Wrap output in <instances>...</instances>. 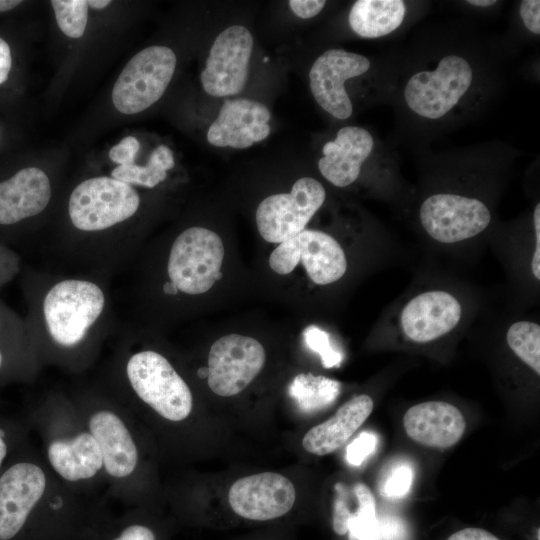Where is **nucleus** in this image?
<instances>
[{
	"label": "nucleus",
	"mask_w": 540,
	"mask_h": 540,
	"mask_svg": "<svg viewBox=\"0 0 540 540\" xmlns=\"http://www.w3.org/2000/svg\"><path fill=\"white\" fill-rule=\"evenodd\" d=\"M110 515L105 499L61 482L30 440L0 472V540H90Z\"/></svg>",
	"instance_id": "1"
},
{
	"label": "nucleus",
	"mask_w": 540,
	"mask_h": 540,
	"mask_svg": "<svg viewBox=\"0 0 540 540\" xmlns=\"http://www.w3.org/2000/svg\"><path fill=\"white\" fill-rule=\"evenodd\" d=\"M39 451L52 473L71 490L87 496L105 484L100 448L74 401L48 399L27 414Z\"/></svg>",
	"instance_id": "2"
},
{
	"label": "nucleus",
	"mask_w": 540,
	"mask_h": 540,
	"mask_svg": "<svg viewBox=\"0 0 540 540\" xmlns=\"http://www.w3.org/2000/svg\"><path fill=\"white\" fill-rule=\"evenodd\" d=\"M74 403L100 448L108 494L125 505L137 503L143 455L134 414L117 399L87 397Z\"/></svg>",
	"instance_id": "3"
},
{
	"label": "nucleus",
	"mask_w": 540,
	"mask_h": 540,
	"mask_svg": "<svg viewBox=\"0 0 540 540\" xmlns=\"http://www.w3.org/2000/svg\"><path fill=\"white\" fill-rule=\"evenodd\" d=\"M129 389L142 406L168 423H182L193 411V395L169 360L153 350L129 356L124 365Z\"/></svg>",
	"instance_id": "4"
},
{
	"label": "nucleus",
	"mask_w": 540,
	"mask_h": 540,
	"mask_svg": "<svg viewBox=\"0 0 540 540\" xmlns=\"http://www.w3.org/2000/svg\"><path fill=\"white\" fill-rule=\"evenodd\" d=\"M105 296L98 285L68 279L55 284L43 301L49 335L61 347L80 344L103 311Z\"/></svg>",
	"instance_id": "5"
},
{
	"label": "nucleus",
	"mask_w": 540,
	"mask_h": 540,
	"mask_svg": "<svg viewBox=\"0 0 540 540\" xmlns=\"http://www.w3.org/2000/svg\"><path fill=\"white\" fill-rule=\"evenodd\" d=\"M176 55L167 46H149L134 55L118 76L112 102L123 114L139 113L164 94L176 67Z\"/></svg>",
	"instance_id": "6"
},
{
	"label": "nucleus",
	"mask_w": 540,
	"mask_h": 540,
	"mask_svg": "<svg viewBox=\"0 0 540 540\" xmlns=\"http://www.w3.org/2000/svg\"><path fill=\"white\" fill-rule=\"evenodd\" d=\"M224 246L218 234L203 227L184 230L173 242L167 272L170 282L186 294H202L221 278Z\"/></svg>",
	"instance_id": "7"
},
{
	"label": "nucleus",
	"mask_w": 540,
	"mask_h": 540,
	"mask_svg": "<svg viewBox=\"0 0 540 540\" xmlns=\"http://www.w3.org/2000/svg\"><path fill=\"white\" fill-rule=\"evenodd\" d=\"M139 204V194L130 184L101 176L84 180L74 188L68 212L77 229L100 231L132 217Z\"/></svg>",
	"instance_id": "8"
},
{
	"label": "nucleus",
	"mask_w": 540,
	"mask_h": 540,
	"mask_svg": "<svg viewBox=\"0 0 540 540\" xmlns=\"http://www.w3.org/2000/svg\"><path fill=\"white\" fill-rule=\"evenodd\" d=\"M472 80L469 62L459 55H447L434 70L419 71L408 80L404 90L406 104L421 117L439 119L464 96Z\"/></svg>",
	"instance_id": "9"
},
{
	"label": "nucleus",
	"mask_w": 540,
	"mask_h": 540,
	"mask_svg": "<svg viewBox=\"0 0 540 540\" xmlns=\"http://www.w3.org/2000/svg\"><path fill=\"white\" fill-rule=\"evenodd\" d=\"M299 262L317 285L334 283L347 270V258L340 243L319 230L304 229L280 243L269 257L271 269L280 275L292 272Z\"/></svg>",
	"instance_id": "10"
},
{
	"label": "nucleus",
	"mask_w": 540,
	"mask_h": 540,
	"mask_svg": "<svg viewBox=\"0 0 540 540\" xmlns=\"http://www.w3.org/2000/svg\"><path fill=\"white\" fill-rule=\"evenodd\" d=\"M326 198L324 186L316 179L303 177L290 193L270 195L256 210V224L262 238L282 243L302 232Z\"/></svg>",
	"instance_id": "11"
},
{
	"label": "nucleus",
	"mask_w": 540,
	"mask_h": 540,
	"mask_svg": "<svg viewBox=\"0 0 540 540\" xmlns=\"http://www.w3.org/2000/svg\"><path fill=\"white\" fill-rule=\"evenodd\" d=\"M419 220L433 240L455 244L482 233L491 221V212L478 198L441 192L422 202Z\"/></svg>",
	"instance_id": "12"
},
{
	"label": "nucleus",
	"mask_w": 540,
	"mask_h": 540,
	"mask_svg": "<svg viewBox=\"0 0 540 540\" xmlns=\"http://www.w3.org/2000/svg\"><path fill=\"white\" fill-rule=\"evenodd\" d=\"M265 360L264 347L258 340L239 334L223 336L209 351L208 386L222 397L237 395L259 374Z\"/></svg>",
	"instance_id": "13"
},
{
	"label": "nucleus",
	"mask_w": 540,
	"mask_h": 540,
	"mask_svg": "<svg viewBox=\"0 0 540 540\" xmlns=\"http://www.w3.org/2000/svg\"><path fill=\"white\" fill-rule=\"evenodd\" d=\"M253 48L250 31L241 25L223 30L214 40L200 75L204 91L213 97L240 93L247 81Z\"/></svg>",
	"instance_id": "14"
},
{
	"label": "nucleus",
	"mask_w": 540,
	"mask_h": 540,
	"mask_svg": "<svg viewBox=\"0 0 540 540\" xmlns=\"http://www.w3.org/2000/svg\"><path fill=\"white\" fill-rule=\"evenodd\" d=\"M370 68V60L354 52L330 49L323 52L309 71L310 90L316 102L330 115L344 120L352 115V103L344 83Z\"/></svg>",
	"instance_id": "15"
},
{
	"label": "nucleus",
	"mask_w": 540,
	"mask_h": 540,
	"mask_svg": "<svg viewBox=\"0 0 540 540\" xmlns=\"http://www.w3.org/2000/svg\"><path fill=\"white\" fill-rule=\"evenodd\" d=\"M296 491L292 482L275 472H262L236 480L228 492L231 509L252 521L282 517L293 507Z\"/></svg>",
	"instance_id": "16"
},
{
	"label": "nucleus",
	"mask_w": 540,
	"mask_h": 540,
	"mask_svg": "<svg viewBox=\"0 0 540 540\" xmlns=\"http://www.w3.org/2000/svg\"><path fill=\"white\" fill-rule=\"evenodd\" d=\"M462 315L463 306L455 295L441 289L427 290L403 306L399 327L407 339L423 344L453 331Z\"/></svg>",
	"instance_id": "17"
},
{
	"label": "nucleus",
	"mask_w": 540,
	"mask_h": 540,
	"mask_svg": "<svg viewBox=\"0 0 540 540\" xmlns=\"http://www.w3.org/2000/svg\"><path fill=\"white\" fill-rule=\"evenodd\" d=\"M271 113L261 102L235 98L225 99L215 121L207 132V141L216 147L244 149L270 134Z\"/></svg>",
	"instance_id": "18"
},
{
	"label": "nucleus",
	"mask_w": 540,
	"mask_h": 540,
	"mask_svg": "<svg viewBox=\"0 0 540 540\" xmlns=\"http://www.w3.org/2000/svg\"><path fill=\"white\" fill-rule=\"evenodd\" d=\"M403 426L413 441L430 448L446 449L461 439L466 421L456 406L444 401H427L406 411Z\"/></svg>",
	"instance_id": "19"
},
{
	"label": "nucleus",
	"mask_w": 540,
	"mask_h": 540,
	"mask_svg": "<svg viewBox=\"0 0 540 540\" xmlns=\"http://www.w3.org/2000/svg\"><path fill=\"white\" fill-rule=\"evenodd\" d=\"M373 146V137L366 129L342 127L336 138L323 146V156L318 161L319 171L334 186L347 187L358 178Z\"/></svg>",
	"instance_id": "20"
},
{
	"label": "nucleus",
	"mask_w": 540,
	"mask_h": 540,
	"mask_svg": "<svg viewBox=\"0 0 540 540\" xmlns=\"http://www.w3.org/2000/svg\"><path fill=\"white\" fill-rule=\"evenodd\" d=\"M51 184L46 173L27 167L0 182V226H13L41 213L51 198Z\"/></svg>",
	"instance_id": "21"
},
{
	"label": "nucleus",
	"mask_w": 540,
	"mask_h": 540,
	"mask_svg": "<svg viewBox=\"0 0 540 540\" xmlns=\"http://www.w3.org/2000/svg\"><path fill=\"white\" fill-rule=\"evenodd\" d=\"M374 407L372 398L361 394L346 401L328 420L312 427L302 446L311 454L323 456L341 447L366 421Z\"/></svg>",
	"instance_id": "22"
},
{
	"label": "nucleus",
	"mask_w": 540,
	"mask_h": 540,
	"mask_svg": "<svg viewBox=\"0 0 540 540\" xmlns=\"http://www.w3.org/2000/svg\"><path fill=\"white\" fill-rule=\"evenodd\" d=\"M402 0H358L349 12L350 28L363 38H379L395 31L403 22Z\"/></svg>",
	"instance_id": "23"
},
{
	"label": "nucleus",
	"mask_w": 540,
	"mask_h": 540,
	"mask_svg": "<svg viewBox=\"0 0 540 540\" xmlns=\"http://www.w3.org/2000/svg\"><path fill=\"white\" fill-rule=\"evenodd\" d=\"M340 389L341 384L337 380L301 373L292 380L288 393L302 412L315 413L333 404Z\"/></svg>",
	"instance_id": "24"
},
{
	"label": "nucleus",
	"mask_w": 540,
	"mask_h": 540,
	"mask_svg": "<svg viewBox=\"0 0 540 540\" xmlns=\"http://www.w3.org/2000/svg\"><path fill=\"white\" fill-rule=\"evenodd\" d=\"M172 150L166 145L156 147L145 166L136 164L118 165L111 172L112 178L147 188H153L163 182L167 177V171L174 167Z\"/></svg>",
	"instance_id": "25"
},
{
	"label": "nucleus",
	"mask_w": 540,
	"mask_h": 540,
	"mask_svg": "<svg viewBox=\"0 0 540 540\" xmlns=\"http://www.w3.org/2000/svg\"><path fill=\"white\" fill-rule=\"evenodd\" d=\"M90 540H159L155 527L136 510L110 516Z\"/></svg>",
	"instance_id": "26"
},
{
	"label": "nucleus",
	"mask_w": 540,
	"mask_h": 540,
	"mask_svg": "<svg viewBox=\"0 0 540 540\" xmlns=\"http://www.w3.org/2000/svg\"><path fill=\"white\" fill-rule=\"evenodd\" d=\"M506 343L512 352L537 375L540 374V326L538 323L519 320L506 332Z\"/></svg>",
	"instance_id": "27"
},
{
	"label": "nucleus",
	"mask_w": 540,
	"mask_h": 540,
	"mask_svg": "<svg viewBox=\"0 0 540 540\" xmlns=\"http://www.w3.org/2000/svg\"><path fill=\"white\" fill-rule=\"evenodd\" d=\"M357 508L348 522V540H376L378 517L370 489L363 483L354 486Z\"/></svg>",
	"instance_id": "28"
},
{
	"label": "nucleus",
	"mask_w": 540,
	"mask_h": 540,
	"mask_svg": "<svg viewBox=\"0 0 540 540\" xmlns=\"http://www.w3.org/2000/svg\"><path fill=\"white\" fill-rule=\"evenodd\" d=\"M52 8L60 30L70 38H80L86 29L88 4L85 0H53Z\"/></svg>",
	"instance_id": "29"
},
{
	"label": "nucleus",
	"mask_w": 540,
	"mask_h": 540,
	"mask_svg": "<svg viewBox=\"0 0 540 540\" xmlns=\"http://www.w3.org/2000/svg\"><path fill=\"white\" fill-rule=\"evenodd\" d=\"M29 440L25 420L0 414V472L11 456Z\"/></svg>",
	"instance_id": "30"
},
{
	"label": "nucleus",
	"mask_w": 540,
	"mask_h": 540,
	"mask_svg": "<svg viewBox=\"0 0 540 540\" xmlns=\"http://www.w3.org/2000/svg\"><path fill=\"white\" fill-rule=\"evenodd\" d=\"M303 338L306 345L320 356L325 368L338 367L341 364L343 356L333 347L327 332L315 325H310L304 329Z\"/></svg>",
	"instance_id": "31"
},
{
	"label": "nucleus",
	"mask_w": 540,
	"mask_h": 540,
	"mask_svg": "<svg viewBox=\"0 0 540 540\" xmlns=\"http://www.w3.org/2000/svg\"><path fill=\"white\" fill-rule=\"evenodd\" d=\"M412 481V467L406 462H401L389 472L382 485L381 493L387 498H402L409 492Z\"/></svg>",
	"instance_id": "32"
},
{
	"label": "nucleus",
	"mask_w": 540,
	"mask_h": 540,
	"mask_svg": "<svg viewBox=\"0 0 540 540\" xmlns=\"http://www.w3.org/2000/svg\"><path fill=\"white\" fill-rule=\"evenodd\" d=\"M336 496L333 503L332 527L336 534L345 535L348 531V522L356 511L349 505V499L346 495L345 486L338 483L335 486Z\"/></svg>",
	"instance_id": "33"
},
{
	"label": "nucleus",
	"mask_w": 540,
	"mask_h": 540,
	"mask_svg": "<svg viewBox=\"0 0 540 540\" xmlns=\"http://www.w3.org/2000/svg\"><path fill=\"white\" fill-rule=\"evenodd\" d=\"M377 445V436L372 432L360 433L346 448V459L353 466L361 465Z\"/></svg>",
	"instance_id": "34"
},
{
	"label": "nucleus",
	"mask_w": 540,
	"mask_h": 540,
	"mask_svg": "<svg viewBox=\"0 0 540 540\" xmlns=\"http://www.w3.org/2000/svg\"><path fill=\"white\" fill-rule=\"evenodd\" d=\"M139 149V141L133 136H127L110 149L108 156L116 164L131 165L135 164Z\"/></svg>",
	"instance_id": "35"
},
{
	"label": "nucleus",
	"mask_w": 540,
	"mask_h": 540,
	"mask_svg": "<svg viewBox=\"0 0 540 540\" xmlns=\"http://www.w3.org/2000/svg\"><path fill=\"white\" fill-rule=\"evenodd\" d=\"M406 534V527L400 518L388 515L378 518L376 540H404Z\"/></svg>",
	"instance_id": "36"
},
{
	"label": "nucleus",
	"mask_w": 540,
	"mask_h": 540,
	"mask_svg": "<svg viewBox=\"0 0 540 540\" xmlns=\"http://www.w3.org/2000/svg\"><path fill=\"white\" fill-rule=\"evenodd\" d=\"M520 16L525 27L533 34H540V1L523 0L520 3Z\"/></svg>",
	"instance_id": "37"
},
{
	"label": "nucleus",
	"mask_w": 540,
	"mask_h": 540,
	"mask_svg": "<svg viewBox=\"0 0 540 540\" xmlns=\"http://www.w3.org/2000/svg\"><path fill=\"white\" fill-rule=\"evenodd\" d=\"M292 12L302 19H310L318 15L324 8V0H291L288 2Z\"/></svg>",
	"instance_id": "38"
},
{
	"label": "nucleus",
	"mask_w": 540,
	"mask_h": 540,
	"mask_svg": "<svg viewBox=\"0 0 540 540\" xmlns=\"http://www.w3.org/2000/svg\"><path fill=\"white\" fill-rule=\"evenodd\" d=\"M534 250L531 258V272L534 278L540 280V204H536L533 212Z\"/></svg>",
	"instance_id": "39"
},
{
	"label": "nucleus",
	"mask_w": 540,
	"mask_h": 540,
	"mask_svg": "<svg viewBox=\"0 0 540 540\" xmlns=\"http://www.w3.org/2000/svg\"><path fill=\"white\" fill-rule=\"evenodd\" d=\"M447 540H499L492 533L481 528H464L453 533Z\"/></svg>",
	"instance_id": "40"
},
{
	"label": "nucleus",
	"mask_w": 540,
	"mask_h": 540,
	"mask_svg": "<svg viewBox=\"0 0 540 540\" xmlns=\"http://www.w3.org/2000/svg\"><path fill=\"white\" fill-rule=\"evenodd\" d=\"M11 66L12 57L10 47L7 42L0 37V85L7 80Z\"/></svg>",
	"instance_id": "41"
},
{
	"label": "nucleus",
	"mask_w": 540,
	"mask_h": 540,
	"mask_svg": "<svg viewBox=\"0 0 540 540\" xmlns=\"http://www.w3.org/2000/svg\"><path fill=\"white\" fill-rule=\"evenodd\" d=\"M1 325V323H0ZM10 357L6 350L0 346V382L13 375V366L10 364Z\"/></svg>",
	"instance_id": "42"
},
{
	"label": "nucleus",
	"mask_w": 540,
	"mask_h": 540,
	"mask_svg": "<svg viewBox=\"0 0 540 540\" xmlns=\"http://www.w3.org/2000/svg\"><path fill=\"white\" fill-rule=\"evenodd\" d=\"M21 4L19 0H0V12L9 11Z\"/></svg>",
	"instance_id": "43"
},
{
	"label": "nucleus",
	"mask_w": 540,
	"mask_h": 540,
	"mask_svg": "<svg viewBox=\"0 0 540 540\" xmlns=\"http://www.w3.org/2000/svg\"><path fill=\"white\" fill-rule=\"evenodd\" d=\"M88 6L100 10L106 8L109 4H111V1L109 0H89L87 1Z\"/></svg>",
	"instance_id": "44"
},
{
	"label": "nucleus",
	"mask_w": 540,
	"mask_h": 540,
	"mask_svg": "<svg viewBox=\"0 0 540 540\" xmlns=\"http://www.w3.org/2000/svg\"><path fill=\"white\" fill-rule=\"evenodd\" d=\"M467 3L478 6V7H488L496 3L495 0H469Z\"/></svg>",
	"instance_id": "45"
},
{
	"label": "nucleus",
	"mask_w": 540,
	"mask_h": 540,
	"mask_svg": "<svg viewBox=\"0 0 540 540\" xmlns=\"http://www.w3.org/2000/svg\"><path fill=\"white\" fill-rule=\"evenodd\" d=\"M164 291L169 294H175L178 290L176 287L170 282L166 283L164 286Z\"/></svg>",
	"instance_id": "46"
}]
</instances>
